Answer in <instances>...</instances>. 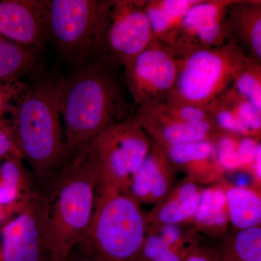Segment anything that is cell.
<instances>
[{"mask_svg":"<svg viewBox=\"0 0 261 261\" xmlns=\"http://www.w3.org/2000/svg\"><path fill=\"white\" fill-rule=\"evenodd\" d=\"M176 170L162 147L152 142L145 161L130 182L128 195L142 205H155L174 188Z\"/></svg>","mask_w":261,"mask_h":261,"instance_id":"cell-12","label":"cell"},{"mask_svg":"<svg viewBox=\"0 0 261 261\" xmlns=\"http://www.w3.org/2000/svg\"><path fill=\"white\" fill-rule=\"evenodd\" d=\"M178 70L166 104L210 111L231 90L249 58L231 42L221 47L176 50Z\"/></svg>","mask_w":261,"mask_h":261,"instance_id":"cell-5","label":"cell"},{"mask_svg":"<svg viewBox=\"0 0 261 261\" xmlns=\"http://www.w3.org/2000/svg\"><path fill=\"white\" fill-rule=\"evenodd\" d=\"M119 67L123 66L97 58L77 65L74 72L58 82L67 157L87 148L108 127L135 114V105L125 97Z\"/></svg>","mask_w":261,"mask_h":261,"instance_id":"cell-2","label":"cell"},{"mask_svg":"<svg viewBox=\"0 0 261 261\" xmlns=\"http://www.w3.org/2000/svg\"><path fill=\"white\" fill-rule=\"evenodd\" d=\"M109 0H44L48 37L75 65L99 58Z\"/></svg>","mask_w":261,"mask_h":261,"instance_id":"cell-6","label":"cell"},{"mask_svg":"<svg viewBox=\"0 0 261 261\" xmlns=\"http://www.w3.org/2000/svg\"><path fill=\"white\" fill-rule=\"evenodd\" d=\"M185 261H223L217 250L197 245L188 254Z\"/></svg>","mask_w":261,"mask_h":261,"instance_id":"cell-29","label":"cell"},{"mask_svg":"<svg viewBox=\"0 0 261 261\" xmlns=\"http://www.w3.org/2000/svg\"><path fill=\"white\" fill-rule=\"evenodd\" d=\"M202 191L200 185L187 178L153 208L145 213L147 231L168 225L193 221Z\"/></svg>","mask_w":261,"mask_h":261,"instance_id":"cell-18","label":"cell"},{"mask_svg":"<svg viewBox=\"0 0 261 261\" xmlns=\"http://www.w3.org/2000/svg\"><path fill=\"white\" fill-rule=\"evenodd\" d=\"M228 95L240 121L250 134V137L260 140L261 110L257 109L251 103L240 97L232 89L228 92Z\"/></svg>","mask_w":261,"mask_h":261,"instance_id":"cell-26","label":"cell"},{"mask_svg":"<svg viewBox=\"0 0 261 261\" xmlns=\"http://www.w3.org/2000/svg\"><path fill=\"white\" fill-rule=\"evenodd\" d=\"M3 226L0 224V261H4V240H3Z\"/></svg>","mask_w":261,"mask_h":261,"instance_id":"cell-31","label":"cell"},{"mask_svg":"<svg viewBox=\"0 0 261 261\" xmlns=\"http://www.w3.org/2000/svg\"><path fill=\"white\" fill-rule=\"evenodd\" d=\"M199 0H147L146 14L154 38L169 45L171 37L189 10Z\"/></svg>","mask_w":261,"mask_h":261,"instance_id":"cell-19","label":"cell"},{"mask_svg":"<svg viewBox=\"0 0 261 261\" xmlns=\"http://www.w3.org/2000/svg\"><path fill=\"white\" fill-rule=\"evenodd\" d=\"M28 84L21 80L0 81V121L9 119Z\"/></svg>","mask_w":261,"mask_h":261,"instance_id":"cell-27","label":"cell"},{"mask_svg":"<svg viewBox=\"0 0 261 261\" xmlns=\"http://www.w3.org/2000/svg\"><path fill=\"white\" fill-rule=\"evenodd\" d=\"M227 42L252 61L261 63V1L233 0L224 19Z\"/></svg>","mask_w":261,"mask_h":261,"instance_id":"cell-16","label":"cell"},{"mask_svg":"<svg viewBox=\"0 0 261 261\" xmlns=\"http://www.w3.org/2000/svg\"><path fill=\"white\" fill-rule=\"evenodd\" d=\"M233 0H199L187 11L171 37L176 50L221 47L227 42L224 19Z\"/></svg>","mask_w":261,"mask_h":261,"instance_id":"cell-10","label":"cell"},{"mask_svg":"<svg viewBox=\"0 0 261 261\" xmlns=\"http://www.w3.org/2000/svg\"><path fill=\"white\" fill-rule=\"evenodd\" d=\"M152 108L165 118L179 123L211 121L208 110L192 105L165 104Z\"/></svg>","mask_w":261,"mask_h":261,"instance_id":"cell-25","label":"cell"},{"mask_svg":"<svg viewBox=\"0 0 261 261\" xmlns=\"http://www.w3.org/2000/svg\"><path fill=\"white\" fill-rule=\"evenodd\" d=\"M4 261H48L34 200L3 226Z\"/></svg>","mask_w":261,"mask_h":261,"instance_id":"cell-13","label":"cell"},{"mask_svg":"<svg viewBox=\"0 0 261 261\" xmlns=\"http://www.w3.org/2000/svg\"><path fill=\"white\" fill-rule=\"evenodd\" d=\"M228 220L236 229L261 226V197L258 190L248 187H225Z\"/></svg>","mask_w":261,"mask_h":261,"instance_id":"cell-20","label":"cell"},{"mask_svg":"<svg viewBox=\"0 0 261 261\" xmlns=\"http://www.w3.org/2000/svg\"><path fill=\"white\" fill-rule=\"evenodd\" d=\"M151 145L152 140L134 116L103 130L87 147V156L99 178L98 187L128 193Z\"/></svg>","mask_w":261,"mask_h":261,"instance_id":"cell-7","label":"cell"},{"mask_svg":"<svg viewBox=\"0 0 261 261\" xmlns=\"http://www.w3.org/2000/svg\"><path fill=\"white\" fill-rule=\"evenodd\" d=\"M0 36L40 49L48 38L44 0H1Z\"/></svg>","mask_w":261,"mask_h":261,"instance_id":"cell-11","label":"cell"},{"mask_svg":"<svg viewBox=\"0 0 261 261\" xmlns=\"http://www.w3.org/2000/svg\"><path fill=\"white\" fill-rule=\"evenodd\" d=\"M61 116L58 82L49 79L29 84L10 115L17 147L36 183L67 159Z\"/></svg>","mask_w":261,"mask_h":261,"instance_id":"cell-3","label":"cell"},{"mask_svg":"<svg viewBox=\"0 0 261 261\" xmlns=\"http://www.w3.org/2000/svg\"><path fill=\"white\" fill-rule=\"evenodd\" d=\"M173 167L187 174L197 184L211 183L222 177L225 173L211 140L196 141L162 147Z\"/></svg>","mask_w":261,"mask_h":261,"instance_id":"cell-17","label":"cell"},{"mask_svg":"<svg viewBox=\"0 0 261 261\" xmlns=\"http://www.w3.org/2000/svg\"><path fill=\"white\" fill-rule=\"evenodd\" d=\"M134 118L152 142L161 147L212 140L219 132L211 121L179 123L165 118L152 108H135Z\"/></svg>","mask_w":261,"mask_h":261,"instance_id":"cell-14","label":"cell"},{"mask_svg":"<svg viewBox=\"0 0 261 261\" xmlns=\"http://www.w3.org/2000/svg\"><path fill=\"white\" fill-rule=\"evenodd\" d=\"M217 252L223 261H261V226L226 233Z\"/></svg>","mask_w":261,"mask_h":261,"instance_id":"cell-23","label":"cell"},{"mask_svg":"<svg viewBox=\"0 0 261 261\" xmlns=\"http://www.w3.org/2000/svg\"><path fill=\"white\" fill-rule=\"evenodd\" d=\"M231 89L261 110V63L248 59Z\"/></svg>","mask_w":261,"mask_h":261,"instance_id":"cell-24","label":"cell"},{"mask_svg":"<svg viewBox=\"0 0 261 261\" xmlns=\"http://www.w3.org/2000/svg\"><path fill=\"white\" fill-rule=\"evenodd\" d=\"M146 234L145 212L135 199L98 187L90 224L73 250L92 261H138Z\"/></svg>","mask_w":261,"mask_h":261,"instance_id":"cell-4","label":"cell"},{"mask_svg":"<svg viewBox=\"0 0 261 261\" xmlns=\"http://www.w3.org/2000/svg\"><path fill=\"white\" fill-rule=\"evenodd\" d=\"M10 154L23 159L17 147L9 118L0 121V159Z\"/></svg>","mask_w":261,"mask_h":261,"instance_id":"cell-28","label":"cell"},{"mask_svg":"<svg viewBox=\"0 0 261 261\" xmlns=\"http://www.w3.org/2000/svg\"><path fill=\"white\" fill-rule=\"evenodd\" d=\"M98 185L87 148L37 183L34 211L51 261L63 260L80 243L93 215Z\"/></svg>","mask_w":261,"mask_h":261,"instance_id":"cell-1","label":"cell"},{"mask_svg":"<svg viewBox=\"0 0 261 261\" xmlns=\"http://www.w3.org/2000/svg\"><path fill=\"white\" fill-rule=\"evenodd\" d=\"M37 183L31 171L18 156L0 159V224L32 203L37 192Z\"/></svg>","mask_w":261,"mask_h":261,"instance_id":"cell-15","label":"cell"},{"mask_svg":"<svg viewBox=\"0 0 261 261\" xmlns=\"http://www.w3.org/2000/svg\"><path fill=\"white\" fill-rule=\"evenodd\" d=\"M174 48L155 38L124 68L127 89L135 108H154L168 102L177 76Z\"/></svg>","mask_w":261,"mask_h":261,"instance_id":"cell-8","label":"cell"},{"mask_svg":"<svg viewBox=\"0 0 261 261\" xmlns=\"http://www.w3.org/2000/svg\"><path fill=\"white\" fill-rule=\"evenodd\" d=\"M193 222L196 227L208 232L226 231L229 220L224 187H213L202 191Z\"/></svg>","mask_w":261,"mask_h":261,"instance_id":"cell-22","label":"cell"},{"mask_svg":"<svg viewBox=\"0 0 261 261\" xmlns=\"http://www.w3.org/2000/svg\"><path fill=\"white\" fill-rule=\"evenodd\" d=\"M147 0H109L99 58L126 68L154 39Z\"/></svg>","mask_w":261,"mask_h":261,"instance_id":"cell-9","label":"cell"},{"mask_svg":"<svg viewBox=\"0 0 261 261\" xmlns=\"http://www.w3.org/2000/svg\"><path fill=\"white\" fill-rule=\"evenodd\" d=\"M48 261H51L49 260ZM60 261H92L88 258L82 253L77 251V250H73V251L70 252L69 255H68L65 259Z\"/></svg>","mask_w":261,"mask_h":261,"instance_id":"cell-30","label":"cell"},{"mask_svg":"<svg viewBox=\"0 0 261 261\" xmlns=\"http://www.w3.org/2000/svg\"><path fill=\"white\" fill-rule=\"evenodd\" d=\"M39 49L19 45L0 36V81L21 80L35 70L40 59Z\"/></svg>","mask_w":261,"mask_h":261,"instance_id":"cell-21","label":"cell"}]
</instances>
